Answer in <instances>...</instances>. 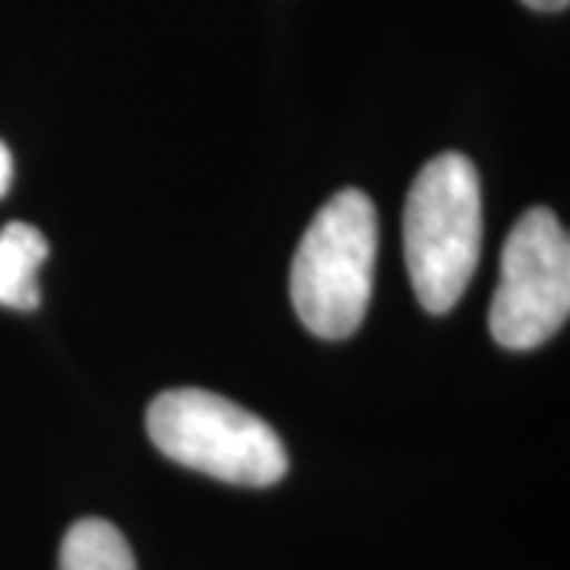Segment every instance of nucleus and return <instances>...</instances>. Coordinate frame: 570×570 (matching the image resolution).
I'll use <instances>...</instances> for the list:
<instances>
[{
    "label": "nucleus",
    "instance_id": "f257e3e1",
    "mask_svg": "<svg viewBox=\"0 0 570 570\" xmlns=\"http://www.w3.org/2000/svg\"><path fill=\"white\" fill-rule=\"evenodd\" d=\"M403 250L422 307L448 314L482 254V184L463 153H444L415 175L403 209Z\"/></svg>",
    "mask_w": 570,
    "mask_h": 570
},
{
    "label": "nucleus",
    "instance_id": "f03ea898",
    "mask_svg": "<svg viewBox=\"0 0 570 570\" xmlns=\"http://www.w3.org/2000/svg\"><path fill=\"white\" fill-rule=\"evenodd\" d=\"M377 264V213L346 187L311 219L292 261V305L321 340H346L365 321Z\"/></svg>",
    "mask_w": 570,
    "mask_h": 570
},
{
    "label": "nucleus",
    "instance_id": "7ed1b4c3",
    "mask_svg": "<svg viewBox=\"0 0 570 570\" xmlns=\"http://www.w3.org/2000/svg\"><path fill=\"white\" fill-rule=\"evenodd\" d=\"M146 431L168 460L232 485L266 489L288 469L279 434L261 415L209 390L159 393L146 409Z\"/></svg>",
    "mask_w": 570,
    "mask_h": 570
},
{
    "label": "nucleus",
    "instance_id": "20e7f679",
    "mask_svg": "<svg viewBox=\"0 0 570 570\" xmlns=\"http://www.w3.org/2000/svg\"><path fill=\"white\" fill-rule=\"evenodd\" d=\"M570 314V242L561 219L535 206L510 228L501 250L489 326L494 343L513 352L549 343Z\"/></svg>",
    "mask_w": 570,
    "mask_h": 570
},
{
    "label": "nucleus",
    "instance_id": "39448f33",
    "mask_svg": "<svg viewBox=\"0 0 570 570\" xmlns=\"http://www.w3.org/2000/svg\"><path fill=\"white\" fill-rule=\"evenodd\" d=\"M48 261V242L36 225L10 223L0 228V305L36 311L41 302L39 269Z\"/></svg>",
    "mask_w": 570,
    "mask_h": 570
},
{
    "label": "nucleus",
    "instance_id": "423d86ee",
    "mask_svg": "<svg viewBox=\"0 0 570 570\" xmlns=\"http://www.w3.org/2000/svg\"><path fill=\"white\" fill-rule=\"evenodd\" d=\"M58 570H137V561L118 527L86 517L63 535Z\"/></svg>",
    "mask_w": 570,
    "mask_h": 570
},
{
    "label": "nucleus",
    "instance_id": "0eeeda50",
    "mask_svg": "<svg viewBox=\"0 0 570 570\" xmlns=\"http://www.w3.org/2000/svg\"><path fill=\"white\" fill-rule=\"evenodd\" d=\"M10 181H13V156H10V149L0 142V197L10 190Z\"/></svg>",
    "mask_w": 570,
    "mask_h": 570
},
{
    "label": "nucleus",
    "instance_id": "6e6552de",
    "mask_svg": "<svg viewBox=\"0 0 570 570\" xmlns=\"http://www.w3.org/2000/svg\"><path fill=\"white\" fill-rule=\"evenodd\" d=\"M532 10H542V13H554V10H564L570 0H523Z\"/></svg>",
    "mask_w": 570,
    "mask_h": 570
}]
</instances>
